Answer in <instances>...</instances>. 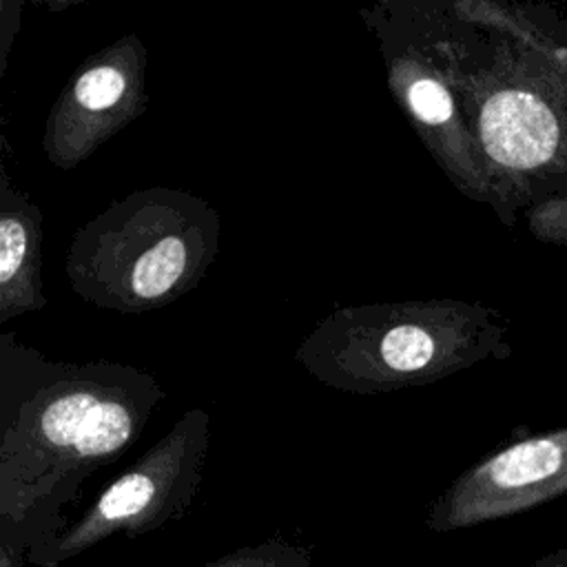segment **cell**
<instances>
[{"instance_id": "1", "label": "cell", "mask_w": 567, "mask_h": 567, "mask_svg": "<svg viewBox=\"0 0 567 567\" xmlns=\"http://www.w3.org/2000/svg\"><path fill=\"white\" fill-rule=\"evenodd\" d=\"M166 401L159 379L113 359L62 361L0 334V567L69 525L82 485L128 452Z\"/></svg>"}, {"instance_id": "2", "label": "cell", "mask_w": 567, "mask_h": 567, "mask_svg": "<svg viewBox=\"0 0 567 567\" xmlns=\"http://www.w3.org/2000/svg\"><path fill=\"white\" fill-rule=\"evenodd\" d=\"M481 148L494 213L514 226L534 197L567 184V93L514 38L443 2L405 0Z\"/></svg>"}, {"instance_id": "3", "label": "cell", "mask_w": 567, "mask_h": 567, "mask_svg": "<svg viewBox=\"0 0 567 567\" xmlns=\"http://www.w3.org/2000/svg\"><path fill=\"white\" fill-rule=\"evenodd\" d=\"M509 354V321L496 308L443 297L339 306L303 337L295 361L332 390L385 394Z\"/></svg>"}, {"instance_id": "4", "label": "cell", "mask_w": 567, "mask_h": 567, "mask_svg": "<svg viewBox=\"0 0 567 567\" xmlns=\"http://www.w3.org/2000/svg\"><path fill=\"white\" fill-rule=\"evenodd\" d=\"M219 213L197 193L133 190L84 221L69 241L64 275L84 303L140 315L195 290L219 252Z\"/></svg>"}, {"instance_id": "5", "label": "cell", "mask_w": 567, "mask_h": 567, "mask_svg": "<svg viewBox=\"0 0 567 567\" xmlns=\"http://www.w3.org/2000/svg\"><path fill=\"white\" fill-rule=\"evenodd\" d=\"M210 432V412L188 408L55 540L33 549L27 565L60 567L113 536L137 538L184 518L204 481Z\"/></svg>"}, {"instance_id": "6", "label": "cell", "mask_w": 567, "mask_h": 567, "mask_svg": "<svg viewBox=\"0 0 567 567\" xmlns=\"http://www.w3.org/2000/svg\"><path fill=\"white\" fill-rule=\"evenodd\" d=\"M359 13L379 42L388 91L421 144L461 195L494 208L492 179L481 148L408 2L385 0Z\"/></svg>"}, {"instance_id": "7", "label": "cell", "mask_w": 567, "mask_h": 567, "mask_svg": "<svg viewBox=\"0 0 567 567\" xmlns=\"http://www.w3.org/2000/svg\"><path fill=\"white\" fill-rule=\"evenodd\" d=\"M148 49L124 33L84 58L44 120L42 148L62 171H73L148 109Z\"/></svg>"}, {"instance_id": "8", "label": "cell", "mask_w": 567, "mask_h": 567, "mask_svg": "<svg viewBox=\"0 0 567 567\" xmlns=\"http://www.w3.org/2000/svg\"><path fill=\"white\" fill-rule=\"evenodd\" d=\"M567 494V425L514 441L463 470L430 505L425 527L454 532Z\"/></svg>"}, {"instance_id": "9", "label": "cell", "mask_w": 567, "mask_h": 567, "mask_svg": "<svg viewBox=\"0 0 567 567\" xmlns=\"http://www.w3.org/2000/svg\"><path fill=\"white\" fill-rule=\"evenodd\" d=\"M47 306L42 290V210L0 164V323Z\"/></svg>"}, {"instance_id": "10", "label": "cell", "mask_w": 567, "mask_h": 567, "mask_svg": "<svg viewBox=\"0 0 567 567\" xmlns=\"http://www.w3.org/2000/svg\"><path fill=\"white\" fill-rule=\"evenodd\" d=\"M450 4L463 20L492 27L532 49L567 93V20L554 16L547 7L489 0H458Z\"/></svg>"}, {"instance_id": "11", "label": "cell", "mask_w": 567, "mask_h": 567, "mask_svg": "<svg viewBox=\"0 0 567 567\" xmlns=\"http://www.w3.org/2000/svg\"><path fill=\"white\" fill-rule=\"evenodd\" d=\"M202 567H312L310 549L281 536L244 545Z\"/></svg>"}, {"instance_id": "12", "label": "cell", "mask_w": 567, "mask_h": 567, "mask_svg": "<svg viewBox=\"0 0 567 567\" xmlns=\"http://www.w3.org/2000/svg\"><path fill=\"white\" fill-rule=\"evenodd\" d=\"M523 217L536 241L567 248V184L534 197L523 208Z\"/></svg>"}, {"instance_id": "13", "label": "cell", "mask_w": 567, "mask_h": 567, "mask_svg": "<svg viewBox=\"0 0 567 567\" xmlns=\"http://www.w3.org/2000/svg\"><path fill=\"white\" fill-rule=\"evenodd\" d=\"M0 75H4L7 71V58L11 51V42L13 35L20 29V2H11V0H2L0 2Z\"/></svg>"}]
</instances>
